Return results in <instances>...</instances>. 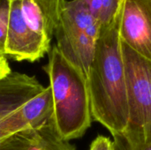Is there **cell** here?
Instances as JSON below:
<instances>
[{
  "label": "cell",
  "instance_id": "cell-1",
  "mask_svg": "<svg viewBox=\"0 0 151 150\" xmlns=\"http://www.w3.org/2000/svg\"><path fill=\"white\" fill-rule=\"evenodd\" d=\"M87 81L92 118L107 128L111 135L122 134L127 126L128 103L118 19L101 28Z\"/></svg>",
  "mask_w": 151,
  "mask_h": 150
},
{
  "label": "cell",
  "instance_id": "cell-2",
  "mask_svg": "<svg viewBox=\"0 0 151 150\" xmlns=\"http://www.w3.org/2000/svg\"><path fill=\"white\" fill-rule=\"evenodd\" d=\"M48 54L49 61L42 69L50 80L57 130L68 141L81 138L92 120L87 77L63 56L56 45Z\"/></svg>",
  "mask_w": 151,
  "mask_h": 150
},
{
  "label": "cell",
  "instance_id": "cell-3",
  "mask_svg": "<svg viewBox=\"0 0 151 150\" xmlns=\"http://www.w3.org/2000/svg\"><path fill=\"white\" fill-rule=\"evenodd\" d=\"M101 25L82 0H64L54 36L63 56L87 77Z\"/></svg>",
  "mask_w": 151,
  "mask_h": 150
},
{
  "label": "cell",
  "instance_id": "cell-4",
  "mask_svg": "<svg viewBox=\"0 0 151 150\" xmlns=\"http://www.w3.org/2000/svg\"><path fill=\"white\" fill-rule=\"evenodd\" d=\"M127 82L128 121L124 133L131 150L151 144V62L122 42Z\"/></svg>",
  "mask_w": 151,
  "mask_h": 150
},
{
  "label": "cell",
  "instance_id": "cell-5",
  "mask_svg": "<svg viewBox=\"0 0 151 150\" xmlns=\"http://www.w3.org/2000/svg\"><path fill=\"white\" fill-rule=\"evenodd\" d=\"M118 23L121 42L151 62V0H122Z\"/></svg>",
  "mask_w": 151,
  "mask_h": 150
},
{
  "label": "cell",
  "instance_id": "cell-6",
  "mask_svg": "<svg viewBox=\"0 0 151 150\" xmlns=\"http://www.w3.org/2000/svg\"><path fill=\"white\" fill-rule=\"evenodd\" d=\"M43 89L35 76L26 73L12 72L0 80V146L9 137L8 117Z\"/></svg>",
  "mask_w": 151,
  "mask_h": 150
},
{
  "label": "cell",
  "instance_id": "cell-7",
  "mask_svg": "<svg viewBox=\"0 0 151 150\" xmlns=\"http://www.w3.org/2000/svg\"><path fill=\"white\" fill-rule=\"evenodd\" d=\"M21 22L50 46L64 0H12Z\"/></svg>",
  "mask_w": 151,
  "mask_h": 150
},
{
  "label": "cell",
  "instance_id": "cell-8",
  "mask_svg": "<svg viewBox=\"0 0 151 150\" xmlns=\"http://www.w3.org/2000/svg\"><path fill=\"white\" fill-rule=\"evenodd\" d=\"M0 150H76L58 133L53 117L43 124L8 137Z\"/></svg>",
  "mask_w": 151,
  "mask_h": 150
},
{
  "label": "cell",
  "instance_id": "cell-9",
  "mask_svg": "<svg viewBox=\"0 0 151 150\" xmlns=\"http://www.w3.org/2000/svg\"><path fill=\"white\" fill-rule=\"evenodd\" d=\"M53 117V99L50 86L31 98L6 120L9 137L29 127L40 126Z\"/></svg>",
  "mask_w": 151,
  "mask_h": 150
},
{
  "label": "cell",
  "instance_id": "cell-10",
  "mask_svg": "<svg viewBox=\"0 0 151 150\" xmlns=\"http://www.w3.org/2000/svg\"><path fill=\"white\" fill-rule=\"evenodd\" d=\"M101 27L112 24L118 19L122 0H82Z\"/></svg>",
  "mask_w": 151,
  "mask_h": 150
},
{
  "label": "cell",
  "instance_id": "cell-11",
  "mask_svg": "<svg viewBox=\"0 0 151 150\" xmlns=\"http://www.w3.org/2000/svg\"><path fill=\"white\" fill-rule=\"evenodd\" d=\"M9 19V0H0V53L4 54V45Z\"/></svg>",
  "mask_w": 151,
  "mask_h": 150
},
{
  "label": "cell",
  "instance_id": "cell-12",
  "mask_svg": "<svg viewBox=\"0 0 151 150\" xmlns=\"http://www.w3.org/2000/svg\"><path fill=\"white\" fill-rule=\"evenodd\" d=\"M112 137H113V141H112L113 150H131L128 147L123 134H115L112 135ZM136 150H151V144L141 147Z\"/></svg>",
  "mask_w": 151,
  "mask_h": 150
},
{
  "label": "cell",
  "instance_id": "cell-13",
  "mask_svg": "<svg viewBox=\"0 0 151 150\" xmlns=\"http://www.w3.org/2000/svg\"><path fill=\"white\" fill-rule=\"evenodd\" d=\"M89 150H113L112 141L108 137L99 135L91 143Z\"/></svg>",
  "mask_w": 151,
  "mask_h": 150
},
{
  "label": "cell",
  "instance_id": "cell-14",
  "mask_svg": "<svg viewBox=\"0 0 151 150\" xmlns=\"http://www.w3.org/2000/svg\"><path fill=\"white\" fill-rule=\"evenodd\" d=\"M12 72V71L10 67L8 57L4 53H0V80L9 75Z\"/></svg>",
  "mask_w": 151,
  "mask_h": 150
}]
</instances>
